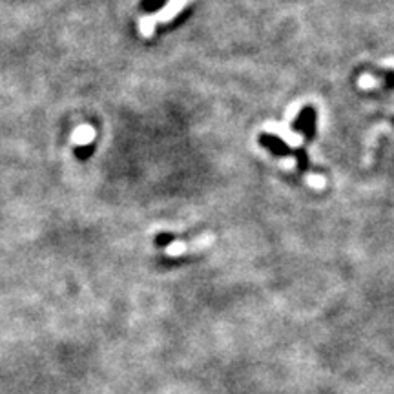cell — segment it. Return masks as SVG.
<instances>
[{
  "label": "cell",
  "instance_id": "obj_1",
  "mask_svg": "<svg viewBox=\"0 0 394 394\" xmlns=\"http://www.w3.org/2000/svg\"><path fill=\"white\" fill-rule=\"evenodd\" d=\"M93 139H96V130H93L90 124H82V126H79L77 130L73 131V136H72V140L77 146L90 145Z\"/></svg>",
  "mask_w": 394,
  "mask_h": 394
}]
</instances>
